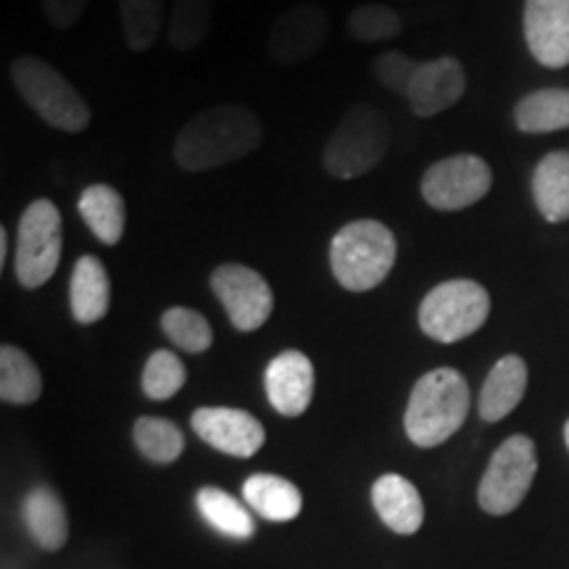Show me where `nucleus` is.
Instances as JSON below:
<instances>
[{
  "mask_svg": "<svg viewBox=\"0 0 569 569\" xmlns=\"http://www.w3.org/2000/svg\"><path fill=\"white\" fill-rule=\"evenodd\" d=\"M24 522L40 549L59 551L69 538V519L59 493L48 486L32 488L24 498Z\"/></svg>",
  "mask_w": 569,
  "mask_h": 569,
  "instance_id": "nucleus-21",
  "label": "nucleus"
},
{
  "mask_svg": "<svg viewBox=\"0 0 569 569\" xmlns=\"http://www.w3.org/2000/svg\"><path fill=\"white\" fill-rule=\"evenodd\" d=\"M515 124L525 134L569 130V88H540L519 98Z\"/></svg>",
  "mask_w": 569,
  "mask_h": 569,
  "instance_id": "nucleus-22",
  "label": "nucleus"
},
{
  "mask_svg": "<svg viewBox=\"0 0 569 569\" xmlns=\"http://www.w3.org/2000/svg\"><path fill=\"white\" fill-rule=\"evenodd\" d=\"M13 88L24 98V103L38 113L48 127L61 132H84L90 127L92 111L82 92L61 74L53 63L24 53L9 67Z\"/></svg>",
  "mask_w": 569,
  "mask_h": 569,
  "instance_id": "nucleus-4",
  "label": "nucleus"
},
{
  "mask_svg": "<svg viewBox=\"0 0 569 569\" xmlns=\"http://www.w3.org/2000/svg\"><path fill=\"white\" fill-rule=\"evenodd\" d=\"M264 388L277 415L301 417L315 398V365L303 351L288 348L267 365Z\"/></svg>",
  "mask_w": 569,
  "mask_h": 569,
  "instance_id": "nucleus-14",
  "label": "nucleus"
},
{
  "mask_svg": "<svg viewBox=\"0 0 569 569\" xmlns=\"http://www.w3.org/2000/svg\"><path fill=\"white\" fill-rule=\"evenodd\" d=\"M348 34L361 46L396 40L403 32V19L396 9L386 3H361L348 13Z\"/></svg>",
  "mask_w": 569,
  "mask_h": 569,
  "instance_id": "nucleus-29",
  "label": "nucleus"
},
{
  "mask_svg": "<svg viewBox=\"0 0 569 569\" xmlns=\"http://www.w3.org/2000/svg\"><path fill=\"white\" fill-rule=\"evenodd\" d=\"M42 396V377L34 361L21 348H0V398L13 407H30Z\"/></svg>",
  "mask_w": 569,
  "mask_h": 569,
  "instance_id": "nucleus-24",
  "label": "nucleus"
},
{
  "mask_svg": "<svg viewBox=\"0 0 569 569\" xmlns=\"http://www.w3.org/2000/svg\"><path fill=\"white\" fill-rule=\"evenodd\" d=\"M132 438L138 451L153 465H172L184 451L180 427L163 417H140L132 427Z\"/></svg>",
  "mask_w": 569,
  "mask_h": 569,
  "instance_id": "nucleus-28",
  "label": "nucleus"
},
{
  "mask_svg": "<svg viewBox=\"0 0 569 569\" xmlns=\"http://www.w3.org/2000/svg\"><path fill=\"white\" fill-rule=\"evenodd\" d=\"M69 309L74 322L96 325L111 309V277L98 256H80L69 280Z\"/></svg>",
  "mask_w": 569,
  "mask_h": 569,
  "instance_id": "nucleus-16",
  "label": "nucleus"
},
{
  "mask_svg": "<svg viewBox=\"0 0 569 569\" xmlns=\"http://www.w3.org/2000/svg\"><path fill=\"white\" fill-rule=\"evenodd\" d=\"M77 209H80V217L82 222L88 224V230L96 234L103 246H117L119 240L124 238L127 203L124 196L119 193L117 188L103 182L90 184V188L82 190Z\"/></svg>",
  "mask_w": 569,
  "mask_h": 569,
  "instance_id": "nucleus-20",
  "label": "nucleus"
},
{
  "mask_svg": "<svg viewBox=\"0 0 569 569\" xmlns=\"http://www.w3.org/2000/svg\"><path fill=\"white\" fill-rule=\"evenodd\" d=\"M211 0H174L167 21V42L180 53L201 48L211 32Z\"/></svg>",
  "mask_w": 569,
  "mask_h": 569,
  "instance_id": "nucleus-25",
  "label": "nucleus"
},
{
  "mask_svg": "<svg viewBox=\"0 0 569 569\" xmlns=\"http://www.w3.org/2000/svg\"><path fill=\"white\" fill-rule=\"evenodd\" d=\"M188 380V369H184L182 359L174 351H153L148 356L146 367H142V393L151 401H169L177 396Z\"/></svg>",
  "mask_w": 569,
  "mask_h": 569,
  "instance_id": "nucleus-31",
  "label": "nucleus"
},
{
  "mask_svg": "<svg viewBox=\"0 0 569 569\" xmlns=\"http://www.w3.org/2000/svg\"><path fill=\"white\" fill-rule=\"evenodd\" d=\"M9 264V230L0 227V269Z\"/></svg>",
  "mask_w": 569,
  "mask_h": 569,
  "instance_id": "nucleus-34",
  "label": "nucleus"
},
{
  "mask_svg": "<svg viewBox=\"0 0 569 569\" xmlns=\"http://www.w3.org/2000/svg\"><path fill=\"white\" fill-rule=\"evenodd\" d=\"M196 436L206 440L211 448L234 459H251L264 446V425L243 409L230 407H203L193 411Z\"/></svg>",
  "mask_w": 569,
  "mask_h": 569,
  "instance_id": "nucleus-12",
  "label": "nucleus"
},
{
  "mask_svg": "<svg viewBox=\"0 0 569 569\" xmlns=\"http://www.w3.org/2000/svg\"><path fill=\"white\" fill-rule=\"evenodd\" d=\"M538 475V451L528 436H511L496 448L478 488V503L493 517L511 515L530 493Z\"/></svg>",
  "mask_w": 569,
  "mask_h": 569,
  "instance_id": "nucleus-8",
  "label": "nucleus"
},
{
  "mask_svg": "<svg viewBox=\"0 0 569 569\" xmlns=\"http://www.w3.org/2000/svg\"><path fill=\"white\" fill-rule=\"evenodd\" d=\"M419 63H422V61L411 59V56L403 53V51L380 53V56H377L375 67H372L375 80L380 82L386 90L398 92V96L407 98L411 82H415Z\"/></svg>",
  "mask_w": 569,
  "mask_h": 569,
  "instance_id": "nucleus-32",
  "label": "nucleus"
},
{
  "mask_svg": "<svg viewBox=\"0 0 569 569\" xmlns=\"http://www.w3.org/2000/svg\"><path fill=\"white\" fill-rule=\"evenodd\" d=\"M525 42L540 67H569V0H525Z\"/></svg>",
  "mask_w": 569,
  "mask_h": 569,
  "instance_id": "nucleus-13",
  "label": "nucleus"
},
{
  "mask_svg": "<svg viewBox=\"0 0 569 569\" xmlns=\"http://www.w3.org/2000/svg\"><path fill=\"white\" fill-rule=\"evenodd\" d=\"M63 251V219L59 206L38 198L19 219L13 272L24 290H38L56 274Z\"/></svg>",
  "mask_w": 569,
  "mask_h": 569,
  "instance_id": "nucleus-7",
  "label": "nucleus"
},
{
  "mask_svg": "<svg viewBox=\"0 0 569 569\" xmlns=\"http://www.w3.org/2000/svg\"><path fill=\"white\" fill-rule=\"evenodd\" d=\"M330 34V13L315 0H303L284 9L272 21L267 34V51L280 67H301L317 59Z\"/></svg>",
  "mask_w": 569,
  "mask_h": 569,
  "instance_id": "nucleus-11",
  "label": "nucleus"
},
{
  "mask_svg": "<svg viewBox=\"0 0 569 569\" xmlns=\"http://www.w3.org/2000/svg\"><path fill=\"white\" fill-rule=\"evenodd\" d=\"M243 498L256 515L269 522H290L303 509L301 490L280 475H251L243 482Z\"/></svg>",
  "mask_w": 569,
  "mask_h": 569,
  "instance_id": "nucleus-23",
  "label": "nucleus"
},
{
  "mask_svg": "<svg viewBox=\"0 0 569 569\" xmlns=\"http://www.w3.org/2000/svg\"><path fill=\"white\" fill-rule=\"evenodd\" d=\"M46 21L56 30H71L77 21L82 19V13L88 11L90 0H40Z\"/></svg>",
  "mask_w": 569,
  "mask_h": 569,
  "instance_id": "nucleus-33",
  "label": "nucleus"
},
{
  "mask_svg": "<svg viewBox=\"0 0 569 569\" xmlns=\"http://www.w3.org/2000/svg\"><path fill=\"white\" fill-rule=\"evenodd\" d=\"M467 90V71L453 56H438L419 63L407 101L417 117H438L453 109Z\"/></svg>",
  "mask_w": 569,
  "mask_h": 569,
  "instance_id": "nucleus-15",
  "label": "nucleus"
},
{
  "mask_svg": "<svg viewBox=\"0 0 569 569\" xmlns=\"http://www.w3.org/2000/svg\"><path fill=\"white\" fill-rule=\"evenodd\" d=\"M372 503L382 522L398 536H415L425 522V503L415 482L401 475H382L372 486Z\"/></svg>",
  "mask_w": 569,
  "mask_h": 569,
  "instance_id": "nucleus-17",
  "label": "nucleus"
},
{
  "mask_svg": "<svg viewBox=\"0 0 569 569\" xmlns=\"http://www.w3.org/2000/svg\"><path fill=\"white\" fill-rule=\"evenodd\" d=\"M161 330L184 353H203L213 343L209 319L188 306H169L161 315Z\"/></svg>",
  "mask_w": 569,
  "mask_h": 569,
  "instance_id": "nucleus-30",
  "label": "nucleus"
},
{
  "mask_svg": "<svg viewBox=\"0 0 569 569\" xmlns=\"http://www.w3.org/2000/svg\"><path fill=\"white\" fill-rule=\"evenodd\" d=\"M525 390H528V365L522 356H501L482 382L480 417L486 422H501L522 403Z\"/></svg>",
  "mask_w": 569,
  "mask_h": 569,
  "instance_id": "nucleus-18",
  "label": "nucleus"
},
{
  "mask_svg": "<svg viewBox=\"0 0 569 569\" xmlns=\"http://www.w3.org/2000/svg\"><path fill=\"white\" fill-rule=\"evenodd\" d=\"M469 407H472V393L465 375L451 367L432 369L411 388L407 415H403L409 440L419 448L443 446L467 422Z\"/></svg>",
  "mask_w": 569,
  "mask_h": 569,
  "instance_id": "nucleus-2",
  "label": "nucleus"
},
{
  "mask_svg": "<svg viewBox=\"0 0 569 569\" xmlns=\"http://www.w3.org/2000/svg\"><path fill=\"white\" fill-rule=\"evenodd\" d=\"M490 317V293L480 282L446 280L436 284L419 303V327L438 343H459L480 330Z\"/></svg>",
  "mask_w": 569,
  "mask_h": 569,
  "instance_id": "nucleus-6",
  "label": "nucleus"
},
{
  "mask_svg": "<svg viewBox=\"0 0 569 569\" xmlns=\"http://www.w3.org/2000/svg\"><path fill=\"white\" fill-rule=\"evenodd\" d=\"M398 256L396 234L380 219H353L330 243V269L348 293H369L388 280Z\"/></svg>",
  "mask_w": 569,
  "mask_h": 569,
  "instance_id": "nucleus-3",
  "label": "nucleus"
},
{
  "mask_svg": "<svg viewBox=\"0 0 569 569\" xmlns=\"http://www.w3.org/2000/svg\"><path fill=\"white\" fill-rule=\"evenodd\" d=\"M532 201L549 224L569 222V153L551 151L536 163Z\"/></svg>",
  "mask_w": 569,
  "mask_h": 569,
  "instance_id": "nucleus-19",
  "label": "nucleus"
},
{
  "mask_svg": "<svg viewBox=\"0 0 569 569\" xmlns=\"http://www.w3.org/2000/svg\"><path fill=\"white\" fill-rule=\"evenodd\" d=\"M565 443L569 448V419H567V425H565Z\"/></svg>",
  "mask_w": 569,
  "mask_h": 569,
  "instance_id": "nucleus-35",
  "label": "nucleus"
},
{
  "mask_svg": "<svg viewBox=\"0 0 569 569\" xmlns=\"http://www.w3.org/2000/svg\"><path fill=\"white\" fill-rule=\"evenodd\" d=\"M119 21L127 48L134 53L148 51L167 21V0H119Z\"/></svg>",
  "mask_w": 569,
  "mask_h": 569,
  "instance_id": "nucleus-27",
  "label": "nucleus"
},
{
  "mask_svg": "<svg viewBox=\"0 0 569 569\" xmlns=\"http://www.w3.org/2000/svg\"><path fill=\"white\" fill-rule=\"evenodd\" d=\"M211 293L224 306L227 317L238 332H256L269 322L274 309V293L264 280V274L256 272L253 267L219 264L209 277Z\"/></svg>",
  "mask_w": 569,
  "mask_h": 569,
  "instance_id": "nucleus-10",
  "label": "nucleus"
},
{
  "mask_svg": "<svg viewBox=\"0 0 569 569\" xmlns=\"http://www.w3.org/2000/svg\"><path fill=\"white\" fill-rule=\"evenodd\" d=\"M493 188V169L475 153L446 156L427 167L419 182L427 206L438 211H465L480 203Z\"/></svg>",
  "mask_w": 569,
  "mask_h": 569,
  "instance_id": "nucleus-9",
  "label": "nucleus"
},
{
  "mask_svg": "<svg viewBox=\"0 0 569 569\" xmlns=\"http://www.w3.org/2000/svg\"><path fill=\"white\" fill-rule=\"evenodd\" d=\"M196 503L206 522H209L213 530L222 532V536H230L238 540L253 536L256 525H253L251 511H248L238 498L227 493V490L211 488V486L201 488L196 496Z\"/></svg>",
  "mask_w": 569,
  "mask_h": 569,
  "instance_id": "nucleus-26",
  "label": "nucleus"
},
{
  "mask_svg": "<svg viewBox=\"0 0 569 569\" xmlns=\"http://www.w3.org/2000/svg\"><path fill=\"white\" fill-rule=\"evenodd\" d=\"M264 140L259 113L240 103L211 106L182 127L174 140V161L184 172H211L246 159Z\"/></svg>",
  "mask_w": 569,
  "mask_h": 569,
  "instance_id": "nucleus-1",
  "label": "nucleus"
},
{
  "mask_svg": "<svg viewBox=\"0 0 569 569\" xmlns=\"http://www.w3.org/2000/svg\"><path fill=\"white\" fill-rule=\"evenodd\" d=\"M390 151V127L386 113L369 103L346 111L325 146V169L336 180H356L386 159Z\"/></svg>",
  "mask_w": 569,
  "mask_h": 569,
  "instance_id": "nucleus-5",
  "label": "nucleus"
}]
</instances>
